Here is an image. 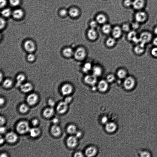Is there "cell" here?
<instances>
[{
    "label": "cell",
    "instance_id": "03108f58",
    "mask_svg": "<svg viewBox=\"0 0 157 157\" xmlns=\"http://www.w3.org/2000/svg\"><path fill=\"white\" fill-rule=\"evenodd\" d=\"M77 133V137H79L80 136H81V135H82V134H81V132H76V133Z\"/></svg>",
    "mask_w": 157,
    "mask_h": 157
},
{
    "label": "cell",
    "instance_id": "cb8c5ba5",
    "mask_svg": "<svg viewBox=\"0 0 157 157\" xmlns=\"http://www.w3.org/2000/svg\"><path fill=\"white\" fill-rule=\"evenodd\" d=\"M25 80L26 77L23 74H20L18 75L17 78V86H20L23 84Z\"/></svg>",
    "mask_w": 157,
    "mask_h": 157
},
{
    "label": "cell",
    "instance_id": "74e56055",
    "mask_svg": "<svg viewBox=\"0 0 157 157\" xmlns=\"http://www.w3.org/2000/svg\"><path fill=\"white\" fill-rule=\"evenodd\" d=\"M115 43V39L113 38H109L106 41V44L109 47H112L114 46Z\"/></svg>",
    "mask_w": 157,
    "mask_h": 157
},
{
    "label": "cell",
    "instance_id": "f35d334b",
    "mask_svg": "<svg viewBox=\"0 0 157 157\" xmlns=\"http://www.w3.org/2000/svg\"><path fill=\"white\" fill-rule=\"evenodd\" d=\"M35 56L33 53H30L27 56V59L30 62H33L35 60Z\"/></svg>",
    "mask_w": 157,
    "mask_h": 157
},
{
    "label": "cell",
    "instance_id": "5bb4252c",
    "mask_svg": "<svg viewBox=\"0 0 157 157\" xmlns=\"http://www.w3.org/2000/svg\"><path fill=\"white\" fill-rule=\"evenodd\" d=\"M38 96L36 94L33 93L30 94L27 97V102L30 105H33L37 102Z\"/></svg>",
    "mask_w": 157,
    "mask_h": 157
},
{
    "label": "cell",
    "instance_id": "681fc988",
    "mask_svg": "<svg viewBox=\"0 0 157 157\" xmlns=\"http://www.w3.org/2000/svg\"><path fill=\"white\" fill-rule=\"evenodd\" d=\"M97 23L96 21H93L90 23V26L91 28L94 29L96 28L97 26Z\"/></svg>",
    "mask_w": 157,
    "mask_h": 157
},
{
    "label": "cell",
    "instance_id": "f5cc1de1",
    "mask_svg": "<svg viewBox=\"0 0 157 157\" xmlns=\"http://www.w3.org/2000/svg\"><path fill=\"white\" fill-rule=\"evenodd\" d=\"M72 100V97H66L65 99L64 102L68 104Z\"/></svg>",
    "mask_w": 157,
    "mask_h": 157
},
{
    "label": "cell",
    "instance_id": "8d00e7d4",
    "mask_svg": "<svg viewBox=\"0 0 157 157\" xmlns=\"http://www.w3.org/2000/svg\"><path fill=\"white\" fill-rule=\"evenodd\" d=\"M1 13L3 17H8L10 16L11 14V10L9 9H5L2 10Z\"/></svg>",
    "mask_w": 157,
    "mask_h": 157
},
{
    "label": "cell",
    "instance_id": "6da1fadb",
    "mask_svg": "<svg viewBox=\"0 0 157 157\" xmlns=\"http://www.w3.org/2000/svg\"><path fill=\"white\" fill-rule=\"evenodd\" d=\"M17 129L19 133L24 134L29 131L30 129L28 123L25 121H23L18 124Z\"/></svg>",
    "mask_w": 157,
    "mask_h": 157
},
{
    "label": "cell",
    "instance_id": "e575fe53",
    "mask_svg": "<svg viewBox=\"0 0 157 157\" xmlns=\"http://www.w3.org/2000/svg\"><path fill=\"white\" fill-rule=\"evenodd\" d=\"M91 64L89 63H86L83 67V71L85 73H87L91 69Z\"/></svg>",
    "mask_w": 157,
    "mask_h": 157
},
{
    "label": "cell",
    "instance_id": "836d02e7",
    "mask_svg": "<svg viewBox=\"0 0 157 157\" xmlns=\"http://www.w3.org/2000/svg\"><path fill=\"white\" fill-rule=\"evenodd\" d=\"M111 29L110 25L107 24L104 25L102 29L103 32L106 34H109L111 31Z\"/></svg>",
    "mask_w": 157,
    "mask_h": 157
},
{
    "label": "cell",
    "instance_id": "3957f363",
    "mask_svg": "<svg viewBox=\"0 0 157 157\" xmlns=\"http://www.w3.org/2000/svg\"><path fill=\"white\" fill-rule=\"evenodd\" d=\"M86 55L85 50L82 47L78 48L74 53L75 58L78 60H82L84 59Z\"/></svg>",
    "mask_w": 157,
    "mask_h": 157
},
{
    "label": "cell",
    "instance_id": "ee69618b",
    "mask_svg": "<svg viewBox=\"0 0 157 157\" xmlns=\"http://www.w3.org/2000/svg\"><path fill=\"white\" fill-rule=\"evenodd\" d=\"M122 28L124 31L128 32L130 30V26L128 24H124L122 26Z\"/></svg>",
    "mask_w": 157,
    "mask_h": 157
},
{
    "label": "cell",
    "instance_id": "603a6c76",
    "mask_svg": "<svg viewBox=\"0 0 157 157\" xmlns=\"http://www.w3.org/2000/svg\"><path fill=\"white\" fill-rule=\"evenodd\" d=\"M54 110L52 107L48 108L45 109L43 112V115L46 118H50L53 115Z\"/></svg>",
    "mask_w": 157,
    "mask_h": 157
},
{
    "label": "cell",
    "instance_id": "1f68e13d",
    "mask_svg": "<svg viewBox=\"0 0 157 157\" xmlns=\"http://www.w3.org/2000/svg\"><path fill=\"white\" fill-rule=\"evenodd\" d=\"M13 82L12 80L9 79H7L5 80L3 83V86L5 88H9L12 86Z\"/></svg>",
    "mask_w": 157,
    "mask_h": 157
},
{
    "label": "cell",
    "instance_id": "f546056e",
    "mask_svg": "<svg viewBox=\"0 0 157 157\" xmlns=\"http://www.w3.org/2000/svg\"><path fill=\"white\" fill-rule=\"evenodd\" d=\"M79 10L76 8H72L69 11L70 15L73 17H76L79 14Z\"/></svg>",
    "mask_w": 157,
    "mask_h": 157
},
{
    "label": "cell",
    "instance_id": "d4e9b609",
    "mask_svg": "<svg viewBox=\"0 0 157 157\" xmlns=\"http://www.w3.org/2000/svg\"><path fill=\"white\" fill-rule=\"evenodd\" d=\"M13 15L14 18L19 19L21 18L23 15V10L20 9L14 10L13 13Z\"/></svg>",
    "mask_w": 157,
    "mask_h": 157
},
{
    "label": "cell",
    "instance_id": "5b68a950",
    "mask_svg": "<svg viewBox=\"0 0 157 157\" xmlns=\"http://www.w3.org/2000/svg\"><path fill=\"white\" fill-rule=\"evenodd\" d=\"M24 47L26 51L30 53H33L36 49L35 43L31 40H28L25 41Z\"/></svg>",
    "mask_w": 157,
    "mask_h": 157
},
{
    "label": "cell",
    "instance_id": "f1b7e54d",
    "mask_svg": "<svg viewBox=\"0 0 157 157\" xmlns=\"http://www.w3.org/2000/svg\"><path fill=\"white\" fill-rule=\"evenodd\" d=\"M102 70L98 66L95 67L93 69V75L96 77L100 76L102 73Z\"/></svg>",
    "mask_w": 157,
    "mask_h": 157
},
{
    "label": "cell",
    "instance_id": "44dd1931",
    "mask_svg": "<svg viewBox=\"0 0 157 157\" xmlns=\"http://www.w3.org/2000/svg\"><path fill=\"white\" fill-rule=\"evenodd\" d=\"M122 31L120 27H115L113 31V35L115 38L118 39L122 35Z\"/></svg>",
    "mask_w": 157,
    "mask_h": 157
},
{
    "label": "cell",
    "instance_id": "94428289",
    "mask_svg": "<svg viewBox=\"0 0 157 157\" xmlns=\"http://www.w3.org/2000/svg\"><path fill=\"white\" fill-rule=\"evenodd\" d=\"M153 42L154 46H157V37L153 39Z\"/></svg>",
    "mask_w": 157,
    "mask_h": 157
},
{
    "label": "cell",
    "instance_id": "9c48e42d",
    "mask_svg": "<svg viewBox=\"0 0 157 157\" xmlns=\"http://www.w3.org/2000/svg\"><path fill=\"white\" fill-rule=\"evenodd\" d=\"M127 39L128 40L136 43L140 42L139 39L137 37L136 32L134 31H132L129 32L127 35Z\"/></svg>",
    "mask_w": 157,
    "mask_h": 157
},
{
    "label": "cell",
    "instance_id": "ba28073f",
    "mask_svg": "<svg viewBox=\"0 0 157 157\" xmlns=\"http://www.w3.org/2000/svg\"><path fill=\"white\" fill-rule=\"evenodd\" d=\"M145 0H134L133 1L132 6L135 9H141L145 6Z\"/></svg>",
    "mask_w": 157,
    "mask_h": 157
},
{
    "label": "cell",
    "instance_id": "4dcf8cb0",
    "mask_svg": "<svg viewBox=\"0 0 157 157\" xmlns=\"http://www.w3.org/2000/svg\"><path fill=\"white\" fill-rule=\"evenodd\" d=\"M67 131L69 134H74L77 132L76 127L73 124H71L68 126L67 128Z\"/></svg>",
    "mask_w": 157,
    "mask_h": 157
},
{
    "label": "cell",
    "instance_id": "ac0fdd59",
    "mask_svg": "<svg viewBox=\"0 0 157 157\" xmlns=\"http://www.w3.org/2000/svg\"><path fill=\"white\" fill-rule=\"evenodd\" d=\"M97 151V149L95 147H90L86 149L85 154L88 157L93 156L96 154Z\"/></svg>",
    "mask_w": 157,
    "mask_h": 157
},
{
    "label": "cell",
    "instance_id": "ab89813d",
    "mask_svg": "<svg viewBox=\"0 0 157 157\" xmlns=\"http://www.w3.org/2000/svg\"><path fill=\"white\" fill-rule=\"evenodd\" d=\"M10 3L12 6H17L20 3V0H10Z\"/></svg>",
    "mask_w": 157,
    "mask_h": 157
},
{
    "label": "cell",
    "instance_id": "4316f807",
    "mask_svg": "<svg viewBox=\"0 0 157 157\" xmlns=\"http://www.w3.org/2000/svg\"><path fill=\"white\" fill-rule=\"evenodd\" d=\"M29 132L30 136L32 137H37L38 136L40 133V130L37 128H33L30 129Z\"/></svg>",
    "mask_w": 157,
    "mask_h": 157
},
{
    "label": "cell",
    "instance_id": "680465c9",
    "mask_svg": "<svg viewBox=\"0 0 157 157\" xmlns=\"http://www.w3.org/2000/svg\"><path fill=\"white\" fill-rule=\"evenodd\" d=\"M0 120H1V125L2 126L5 123V118L1 116Z\"/></svg>",
    "mask_w": 157,
    "mask_h": 157
},
{
    "label": "cell",
    "instance_id": "f6af8a7d",
    "mask_svg": "<svg viewBox=\"0 0 157 157\" xmlns=\"http://www.w3.org/2000/svg\"><path fill=\"white\" fill-rule=\"evenodd\" d=\"M139 23L136 21V22L133 23L131 25L132 28L134 30H136L138 29L139 27Z\"/></svg>",
    "mask_w": 157,
    "mask_h": 157
},
{
    "label": "cell",
    "instance_id": "11a10c76",
    "mask_svg": "<svg viewBox=\"0 0 157 157\" xmlns=\"http://www.w3.org/2000/svg\"><path fill=\"white\" fill-rule=\"evenodd\" d=\"M6 128L4 127H2L0 128V132L2 134H3L6 132Z\"/></svg>",
    "mask_w": 157,
    "mask_h": 157
},
{
    "label": "cell",
    "instance_id": "52a82bcc",
    "mask_svg": "<svg viewBox=\"0 0 157 157\" xmlns=\"http://www.w3.org/2000/svg\"><path fill=\"white\" fill-rule=\"evenodd\" d=\"M96 77L94 75H86L84 78L85 82L90 85H95L97 82Z\"/></svg>",
    "mask_w": 157,
    "mask_h": 157
},
{
    "label": "cell",
    "instance_id": "484cf974",
    "mask_svg": "<svg viewBox=\"0 0 157 157\" xmlns=\"http://www.w3.org/2000/svg\"><path fill=\"white\" fill-rule=\"evenodd\" d=\"M73 51L72 48H67L64 50L63 54L65 57H72L73 54Z\"/></svg>",
    "mask_w": 157,
    "mask_h": 157
},
{
    "label": "cell",
    "instance_id": "db71d44e",
    "mask_svg": "<svg viewBox=\"0 0 157 157\" xmlns=\"http://www.w3.org/2000/svg\"><path fill=\"white\" fill-rule=\"evenodd\" d=\"M60 14L61 16H65L67 14V12L65 10H62L61 11Z\"/></svg>",
    "mask_w": 157,
    "mask_h": 157
},
{
    "label": "cell",
    "instance_id": "7bdbcfd3",
    "mask_svg": "<svg viewBox=\"0 0 157 157\" xmlns=\"http://www.w3.org/2000/svg\"><path fill=\"white\" fill-rule=\"evenodd\" d=\"M133 2L131 0H125L124 2V4L126 7H129L132 5Z\"/></svg>",
    "mask_w": 157,
    "mask_h": 157
},
{
    "label": "cell",
    "instance_id": "8992f818",
    "mask_svg": "<svg viewBox=\"0 0 157 157\" xmlns=\"http://www.w3.org/2000/svg\"><path fill=\"white\" fill-rule=\"evenodd\" d=\"M135 19L137 22L142 23L144 22L147 18V14L144 12H139L135 15Z\"/></svg>",
    "mask_w": 157,
    "mask_h": 157
},
{
    "label": "cell",
    "instance_id": "60d3db41",
    "mask_svg": "<svg viewBox=\"0 0 157 157\" xmlns=\"http://www.w3.org/2000/svg\"><path fill=\"white\" fill-rule=\"evenodd\" d=\"M115 79V78L114 75H108L106 78V81L108 82L111 83L114 81Z\"/></svg>",
    "mask_w": 157,
    "mask_h": 157
},
{
    "label": "cell",
    "instance_id": "f907efd6",
    "mask_svg": "<svg viewBox=\"0 0 157 157\" xmlns=\"http://www.w3.org/2000/svg\"><path fill=\"white\" fill-rule=\"evenodd\" d=\"M7 4L6 0H1V7L3 8Z\"/></svg>",
    "mask_w": 157,
    "mask_h": 157
},
{
    "label": "cell",
    "instance_id": "c3c4849f",
    "mask_svg": "<svg viewBox=\"0 0 157 157\" xmlns=\"http://www.w3.org/2000/svg\"><path fill=\"white\" fill-rule=\"evenodd\" d=\"M140 156L143 157H149L150 156L149 153L147 151H144L141 153Z\"/></svg>",
    "mask_w": 157,
    "mask_h": 157
},
{
    "label": "cell",
    "instance_id": "277c9868",
    "mask_svg": "<svg viewBox=\"0 0 157 157\" xmlns=\"http://www.w3.org/2000/svg\"><path fill=\"white\" fill-rule=\"evenodd\" d=\"M135 84V80L134 78L132 77L127 78L124 80V88L127 90H131L134 87Z\"/></svg>",
    "mask_w": 157,
    "mask_h": 157
},
{
    "label": "cell",
    "instance_id": "6f0895ef",
    "mask_svg": "<svg viewBox=\"0 0 157 157\" xmlns=\"http://www.w3.org/2000/svg\"><path fill=\"white\" fill-rule=\"evenodd\" d=\"M108 121V119L107 117H103L102 119V123L105 124L107 123Z\"/></svg>",
    "mask_w": 157,
    "mask_h": 157
},
{
    "label": "cell",
    "instance_id": "ffe728a7",
    "mask_svg": "<svg viewBox=\"0 0 157 157\" xmlns=\"http://www.w3.org/2000/svg\"><path fill=\"white\" fill-rule=\"evenodd\" d=\"M116 127V124L114 123H107L106 126V129L108 132L112 133L115 131Z\"/></svg>",
    "mask_w": 157,
    "mask_h": 157
},
{
    "label": "cell",
    "instance_id": "7dc6e473",
    "mask_svg": "<svg viewBox=\"0 0 157 157\" xmlns=\"http://www.w3.org/2000/svg\"><path fill=\"white\" fill-rule=\"evenodd\" d=\"M6 25V21L4 19L2 18L1 19V29H3L4 28L5 26Z\"/></svg>",
    "mask_w": 157,
    "mask_h": 157
},
{
    "label": "cell",
    "instance_id": "83f0119b",
    "mask_svg": "<svg viewBox=\"0 0 157 157\" xmlns=\"http://www.w3.org/2000/svg\"><path fill=\"white\" fill-rule=\"evenodd\" d=\"M96 20L99 23L103 24L105 23L106 20V17L104 14H100L97 16Z\"/></svg>",
    "mask_w": 157,
    "mask_h": 157
},
{
    "label": "cell",
    "instance_id": "30bf717a",
    "mask_svg": "<svg viewBox=\"0 0 157 157\" xmlns=\"http://www.w3.org/2000/svg\"><path fill=\"white\" fill-rule=\"evenodd\" d=\"M73 90V87L71 85L66 84L62 86L61 88V92L63 95H67L72 93Z\"/></svg>",
    "mask_w": 157,
    "mask_h": 157
},
{
    "label": "cell",
    "instance_id": "e7e4bbea",
    "mask_svg": "<svg viewBox=\"0 0 157 157\" xmlns=\"http://www.w3.org/2000/svg\"><path fill=\"white\" fill-rule=\"evenodd\" d=\"M154 32L155 35H157V26L154 29Z\"/></svg>",
    "mask_w": 157,
    "mask_h": 157
},
{
    "label": "cell",
    "instance_id": "be15d7a7",
    "mask_svg": "<svg viewBox=\"0 0 157 157\" xmlns=\"http://www.w3.org/2000/svg\"><path fill=\"white\" fill-rule=\"evenodd\" d=\"M4 142V139L3 138H2L1 136V144H2L3 143V142Z\"/></svg>",
    "mask_w": 157,
    "mask_h": 157
},
{
    "label": "cell",
    "instance_id": "91938a15",
    "mask_svg": "<svg viewBox=\"0 0 157 157\" xmlns=\"http://www.w3.org/2000/svg\"><path fill=\"white\" fill-rule=\"evenodd\" d=\"M58 122V120L57 118H54L53 120H52V122H53V123L55 124H57Z\"/></svg>",
    "mask_w": 157,
    "mask_h": 157
},
{
    "label": "cell",
    "instance_id": "7402d4cb",
    "mask_svg": "<svg viewBox=\"0 0 157 157\" xmlns=\"http://www.w3.org/2000/svg\"><path fill=\"white\" fill-rule=\"evenodd\" d=\"M88 38L91 40H95L97 37V34L94 29L91 28L88 30Z\"/></svg>",
    "mask_w": 157,
    "mask_h": 157
},
{
    "label": "cell",
    "instance_id": "4fadbf2b",
    "mask_svg": "<svg viewBox=\"0 0 157 157\" xmlns=\"http://www.w3.org/2000/svg\"><path fill=\"white\" fill-rule=\"evenodd\" d=\"M67 108L68 104L64 101L59 103L57 106V110L59 113H63L67 110Z\"/></svg>",
    "mask_w": 157,
    "mask_h": 157
},
{
    "label": "cell",
    "instance_id": "2e32d148",
    "mask_svg": "<svg viewBox=\"0 0 157 157\" xmlns=\"http://www.w3.org/2000/svg\"><path fill=\"white\" fill-rule=\"evenodd\" d=\"M108 84L107 81L101 80L98 84V88L101 91L104 92L107 90L108 88Z\"/></svg>",
    "mask_w": 157,
    "mask_h": 157
},
{
    "label": "cell",
    "instance_id": "7a4b0ae2",
    "mask_svg": "<svg viewBox=\"0 0 157 157\" xmlns=\"http://www.w3.org/2000/svg\"><path fill=\"white\" fill-rule=\"evenodd\" d=\"M152 38L151 34L147 32H142L140 34L139 37L140 43L145 45L147 43L150 41Z\"/></svg>",
    "mask_w": 157,
    "mask_h": 157
},
{
    "label": "cell",
    "instance_id": "7c38bea8",
    "mask_svg": "<svg viewBox=\"0 0 157 157\" xmlns=\"http://www.w3.org/2000/svg\"><path fill=\"white\" fill-rule=\"evenodd\" d=\"M77 138L76 137L71 136L68 137L67 140V144L68 147L73 148L77 145Z\"/></svg>",
    "mask_w": 157,
    "mask_h": 157
},
{
    "label": "cell",
    "instance_id": "003e7915",
    "mask_svg": "<svg viewBox=\"0 0 157 157\" xmlns=\"http://www.w3.org/2000/svg\"><path fill=\"white\" fill-rule=\"evenodd\" d=\"M1 157H7V156H7V155L6 154H5V153H3V154H2L1 155Z\"/></svg>",
    "mask_w": 157,
    "mask_h": 157
},
{
    "label": "cell",
    "instance_id": "9a60e30c",
    "mask_svg": "<svg viewBox=\"0 0 157 157\" xmlns=\"http://www.w3.org/2000/svg\"><path fill=\"white\" fill-rule=\"evenodd\" d=\"M21 91L24 93L29 92L33 89V86L30 83L27 82L21 84L20 86Z\"/></svg>",
    "mask_w": 157,
    "mask_h": 157
},
{
    "label": "cell",
    "instance_id": "d590c367",
    "mask_svg": "<svg viewBox=\"0 0 157 157\" xmlns=\"http://www.w3.org/2000/svg\"><path fill=\"white\" fill-rule=\"evenodd\" d=\"M29 109L28 106L25 104H22L20 106L19 110L20 112L25 113L28 111Z\"/></svg>",
    "mask_w": 157,
    "mask_h": 157
},
{
    "label": "cell",
    "instance_id": "8fae6325",
    "mask_svg": "<svg viewBox=\"0 0 157 157\" xmlns=\"http://www.w3.org/2000/svg\"><path fill=\"white\" fill-rule=\"evenodd\" d=\"M5 138L7 142L10 143H13L17 140L18 136L15 133L11 132L6 134Z\"/></svg>",
    "mask_w": 157,
    "mask_h": 157
},
{
    "label": "cell",
    "instance_id": "d6986e66",
    "mask_svg": "<svg viewBox=\"0 0 157 157\" xmlns=\"http://www.w3.org/2000/svg\"><path fill=\"white\" fill-rule=\"evenodd\" d=\"M51 132L53 136H58L61 133V129L60 127L57 124H54L51 128Z\"/></svg>",
    "mask_w": 157,
    "mask_h": 157
},
{
    "label": "cell",
    "instance_id": "6125c7cd",
    "mask_svg": "<svg viewBox=\"0 0 157 157\" xmlns=\"http://www.w3.org/2000/svg\"><path fill=\"white\" fill-rule=\"evenodd\" d=\"M0 101H0V102H1V105H2L4 104V99H3V98H1V100H0Z\"/></svg>",
    "mask_w": 157,
    "mask_h": 157
},
{
    "label": "cell",
    "instance_id": "bcb514c9",
    "mask_svg": "<svg viewBox=\"0 0 157 157\" xmlns=\"http://www.w3.org/2000/svg\"><path fill=\"white\" fill-rule=\"evenodd\" d=\"M48 104L50 107H52L55 106V101L53 100H52V99H50L48 100Z\"/></svg>",
    "mask_w": 157,
    "mask_h": 157
},
{
    "label": "cell",
    "instance_id": "b9f144b4",
    "mask_svg": "<svg viewBox=\"0 0 157 157\" xmlns=\"http://www.w3.org/2000/svg\"><path fill=\"white\" fill-rule=\"evenodd\" d=\"M151 55L155 57H157V47L153 48L151 50Z\"/></svg>",
    "mask_w": 157,
    "mask_h": 157
},
{
    "label": "cell",
    "instance_id": "e0dca14e",
    "mask_svg": "<svg viewBox=\"0 0 157 157\" xmlns=\"http://www.w3.org/2000/svg\"><path fill=\"white\" fill-rule=\"evenodd\" d=\"M145 45L140 43L138 44L135 47L134 51L137 55H140L142 54L145 51Z\"/></svg>",
    "mask_w": 157,
    "mask_h": 157
},
{
    "label": "cell",
    "instance_id": "816d5d0a",
    "mask_svg": "<svg viewBox=\"0 0 157 157\" xmlns=\"http://www.w3.org/2000/svg\"><path fill=\"white\" fill-rule=\"evenodd\" d=\"M39 123V121L37 119H34L32 121V124L33 126H35L37 125Z\"/></svg>",
    "mask_w": 157,
    "mask_h": 157
},
{
    "label": "cell",
    "instance_id": "9f6ffc18",
    "mask_svg": "<svg viewBox=\"0 0 157 157\" xmlns=\"http://www.w3.org/2000/svg\"><path fill=\"white\" fill-rule=\"evenodd\" d=\"M75 157H83L84 155L81 152H77L74 154Z\"/></svg>",
    "mask_w": 157,
    "mask_h": 157
},
{
    "label": "cell",
    "instance_id": "d6a6232c",
    "mask_svg": "<svg viewBox=\"0 0 157 157\" xmlns=\"http://www.w3.org/2000/svg\"><path fill=\"white\" fill-rule=\"evenodd\" d=\"M127 75V73L125 70L122 69L119 70L117 73V75L118 77L121 79L125 78Z\"/></svg>",
    "mask_w": 157,
    "mask_h": 157
}]
</instances>
